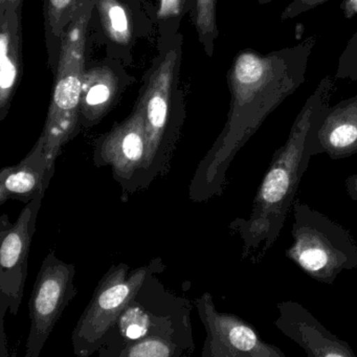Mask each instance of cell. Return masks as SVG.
I'll return each instance as SVG.
<instances>
[{
  "mask_svg": "<svg viewBox=\"0 0 357 357\" xmlns=\"http://www.w3.org/2000/svg\"><path fill=\"white\" fill-rule=\"evenodd\" d=\"M317 45L311 35L294 47L262 54L240 51L227 74L231 106L222 132L200 160L189 187L194 202L222 195L227 170L250 137L306 81L309 58Z\"/></svg>",
  "mask_w": 357,
  "mask_h": 357,
  "instance_id": "cell-1",
  "label": "cell"
},
{
  "mask_svg": "<svg viewBox=\"0 0 357 357\" xmlns=\"http://www.w3.org/2000/svg\"><path fill=\"white\" fill-rule=\"evenodd\" d=\"M334 91V77L328 75L319 81L296 116L285 144L273 153L255 195L250 217L229 223V229L243 242L242 258L258 262L279 238L312 158L313 132L329 107Z\"/></svg>",
  "mask_w": 357,
  "mask_h": 357,
  "instance_id": "cell-2",
  "label": "cell"
},
{
  "mask_svg": "<svg viewBox=\"0 0 357 357\" xmlns=\"http://www.w3.org/2000/svg\"><path fill=\"white\" fill-rule=\"evenodd\" d=\"M162 263L146 275L135 296L116 319L103 346L100 357H119L128 344L150 335H173L195 347L192 329L193 305L185 296H175L166 289L156 273H162Z\"/></svg>",
  "mask_w": 357,
  "mask_h": 357,
  "instance_id": "cell-3",
  "label": "cell"
},
{
  "mask_svg": "<svg viewBox=\"0 0 357 357\" xmlns=\"http://www.w3.org/2000/svg\"><path fill=\"white\" fill-rule=\"evenodd\" d=\"M91 16L89 0L78 7L61 36L59 66L47 122L43 128L45 153L56 165L64 145L72 141L81 123L80 102L84 81L85 43Z\"/></svg>",
  "mask_w": 357,
  "mask_h": 357,
  "instance_id": "cell-4",
  "label": "cell"
},
{
  "mask_svg": "<svg viewBox=\"0 0 357 357\" xmlns=\"http://www.w3.org/2000/svg\"><path fill=\"white\" fill-rule=\"evenodd\" d=\"M294 242L285 255L307 275L333 285L344 271L357 268V243L348 229L303 202H294Z\"/></svg>",
  "mask_w": 357,
  "mask_h": 357,
  "instance_id": "cell-5",
  "label": "cell"
},
{
  "mask_svg": "<svg viewBox=\"0 0 357 357\" xmlns=\"http://www.w3.org/2000/svg\"><path fill=\"white\" fill-rule=\"evenodd\" d=\"M162 263V258L158 257L149 264L133 271L126 263L114 264L108 269L73 331V349L77 356L89 357L100 350L108 332L135 296L146 275Z\"/></svg>",
  "mask_w": 357,
  "mask_h": 357,
  "instance_id": "cell-6",
  "label": "cell"
},
{
  "mask_svg": "<svg viewBox=\"0 0 357 357\" xmlns=\"http://www.w3.org/2000/svg\"><path fill=\"white\" fill-rule=\"evenodd\" d=\"M177 53L170 51L158 66L139 104L146 130V190L158 177L170 172L171 160L178 141L181 121L173 116L171 93L176 70Z\"/></svg>",
  "mask_w": 357,
  "mask_h": 357,
  "instance_id": "cell-7",
  "label": "cell"
},
{
  "mask_svg": "<svg viewBox=\"0 0 357 357\" xmlns=\"http://www.w3.org/2000/svg\"><path fill=\"white\" fill-rule=\"evenodd\" d=\"M45 196L26 204L15 223L7 214L0 217V356H9L5 332L8 311L17 315L28 278V261L37 217Z\"/></svg>",
  "mask_w": 357,
  "mask_h": 357,
  "instance_id": "cell-8",
  "label": "cell"
},
{
  "mask_svg": "<svg viewBox=\"0 0 357 357\" xmlns=\"http://www.w3.org/2000/svg\"><path fill=\"white\" fill-rule=\"evenodd\" d=\"M146 130L141 104L122 123L96 139L93 162L97 168L109 166L114 181L120 185L123 202L131 194L146 191Z\"/></svg>",
  "mask_w": 357,
  "mask_h": 357,
  "instance_id": "cell-9",
  "label": "cell"
},
{
  "mask_svg": "<svg viewBox=\"0 0 357 357\" xmlns=\"http://www.w3.org/2000/svg\"><path fill=\"white\" fill-rule=\"evenodd\" d=\"M76 265L60 260L50 250L41 264L29 302L31 329L26 357H39L62 313L76 298Z\"/></svg>",
  "mask_w": 357,
  "mask_h": 357,
  "instance_id": "cell-10",
  "label": "cell"
},
{
  "mask_svg": "<svg viewBox=\"0 0 357 357\" xmlns=\"http://www.w3.org/2000/svg\"><path fill=\"white\" fill-rule=\"evenodd\" d=\"M194 306L206 328L202 357H285L275 344L265 342L248 321L217 310L210 292L195 298Z\"/></svg>",
  "mask_w": 357,
  "mask_h": 357,
  "instance_id": "cell-11",
  "label": "cell"
},
{
  "mask_svg": "<svg viewBox=\"0 0 357 357\" xmlns=\"http://www.w3.org/2000/svg\"><path fill=\"white\" fill-rule=\"evenodd\" d=\"M279 317L273 325L284 335L302 347L308 357H355L344 340L327 329L300 303L284 301L277 305Z\"/></svg>",
  "mask_w": 357,
  "mask_h": 357,
  "instance_id": "cell-12",
  "label": "cell"
},
{
  "mask_svg": "<svg viewBox=\"0 0 357 357\" xmlns=\"http://www.w3.org/2000/svg\"><path fill=\"white\" fill-rule=\"evenodd\" d=\"M55 167L47 158L45 139L40 135L22 162L5 167L0 172V206L10 199L26 204L38 196H45L51 185Z\"/></svg>",
  "mask_w": 357,
  "mask_h": 357,
  "instance_id": "cell-13",
  "label": "cell"
},
{
  "mask_svg": "<svg viewBox=\"0 0 357 357\" xmlns=\"http://www.w3.org/2000/svg\"><path fill=\"white\" fill-rule=\"evenodd\" d=\"M312 156L342 160L357 153V95L328 107L313 132Z\"/></svg>",
  "mask_w": 357,
  "mask_h": 357,
  "instance_id": "cell-14",
  "label": "cell"
},
{
  "mask_svg": "<svg viewBox=\"0 0 357 357\" xmlns=\"http://www.w3.org/2000/svg\"><path fill=\"white\" fill-rule=\"evenodd\" d=\"M22 10L0 13V121L9 114L22 77Z\"/></svg>",
  "mask_w": 357,
  "mask_h": 357,
  "instance_id": "cell-15",
  "label": "cell"
},
{
  "mask_svg": "<svg viewBox=\"0 0 357 357\" xmlns=\"http://www.w3.org/2000/svg\"><path fill=\"white\" fill-rule=\"evenodd\" d=\"M118 89L116 75L110 68H93L85 73L81 93V123L85 127L95 126L107 114Z\"/></svg>",
  "mask_w": 357,
  "mask_h": 357,
  "instance_id": "cell-16",
  "label": "cell"
},
{
  "mask_svg": "<svg viewBox=\"0 0 357 357\" xmlns=\"http://www.w3.org/2000/svg\"><path fill=\"white\" fill-rule=\"evenodd\" d=\"M195 347L173 335H150L128 344L119 357H189Z\"/></svg>",
  "mask_w": 357,
  "mask_h": 357,
  "instance_id": "cell-17",
  "label": "cell"
},
{
  "mask_svg": "<svg viewBox=\"0 0 357 357\" xmlns=\"http://www.w3.org/2000/svg\"><path fill=\"white\" fill-rule=\"evenodd\" d=\"M98 7L107 36L118 45H128L132 38V26L124 6L119 0H99Z\"/></svg>",
  "mask_w": 357,
  "mask_h": 357,
  "instance_id": "cell-18",
  "label": "cell"
},
{
  "mask_svg": "<svg viewBox=\"0 0 357 357\" xmlns=\"http://www.w3.org/2000/svg\"><path fill=\"white\" fill-rule=\"evenodd\" d=\"M217 0H196V28L200 43L206 54L213 55L214 43L218 37L216 17Z\"/></svg>",
  "mask_w": 357,
  "mask_h": 357,
  "instance_id": "cell-19",
  "label": "cell"
},
{
  "mask_svg": "<svg viewBox=\"0 0 357 357\" xmlns=\"http://www.w3.org/2000/svg\"><path fill=\"white\" fill-rule=\"evenodd\" d=\"M79 0H47V20L55 36H62L64 26H68Z\"/></svg>",
  "mask_w": 357,
  "mask_h": 357,
  "instance_id": "cell-20",
  "label": "cell"
},
{
  "mask_svg": "<svg viewBox=\"0 0 357 357\" xmlns=\"http://www.w3.org/2000/svg\"><path fill=\"white\" fill-rule=\"evenodd\" d=\"M335 80H348L356 82L357 81V32L353 35L352 38L347 45L346 49L342 52L338 59L337 70L334 75Z\"/></svg>",
  "mask_w": 357,
  "mask_h": 357,
  "instance_id": "cell-21",
  "label": "cell"
},
{
  "mask_svg": "<svg viewBox=\"0 0 357 357\" xmlns=\"http://www.w3.org/2000/svg\"><path fill=\"white\" fill-rule=\"evenodd\" d=\"M331 0H292L291 3L281 13V22L294 20L301 14L317 9L319 6Z\"/></svg>",
  "mask_w": 357,
  "mask_h": 357,
  "instance_id": "cell-22",
  "label": "cell"
},
{
  "mask_svg": "<svg viewBox=\"0 0 357 357\" xmlns=\"http://www.w3.org/2000/svg\"><path fill=\"white\" fill-rule=\"evenodd\" d=\"M185 0H160L158 17L160 20H168L176 17L183 11Z\"/></svg>",
  "mask_w": 357,
  "mask_h": 357,
  "instance_id": "cell-23",
  "label": "cell"
},
{
  "mask_svg": "<svg viewBox=\"0 0 357 357\" xmlns=\"http://www.w3.org/2000/svg\"><path fill=\"white\" fill-rule=\"evenodd\" d=\"M340 10L347 20H352L357 15V0H342Z\"/></svg>",
  "mask_w": 357,
  "mask_h": 357,
  "instance_id": "cell-24",
  "label": "cell"
},
{
  "mask_svg": "<svg viewBox=\"0 0 357 357\" xmlns=\"http://www.w3.org/2000/svg\"><path fill=\"white\" fill-rule=\"evenodd\" d=\"M347 194L351 199L357 202V173L350 175L344 181Z\"/></svg>",
  "mask_w": 357,
  "mask_h": 357,
  "instance_id": "cell-25",
  "label": "cell"
},
{
  "mask_svg": "<svg viewBox=\"0 0 357 357\" xmlns=\"http://www.w3.org/2000/svg\"><path fill=\"white\" fill-rule=\"evenodd\" d=\"M24 0H0V13L8 9L22 10Z\"/></svg>",
  "mask_w": 357,
  "mask_h": 357,
  "instance_id": "cell-26",
  "label": "cell"
},
{
  "mask_svg": "<svg viewBox=\"0 0 357 357\" xmlns=\"http://www.w3.org/2000/svg\"><path fill=\"white\" fill-rule=\"evenodd\" d=\"M256 3H258L259 5H267V3H271L273 0H254Z\"/></svg>",
  "mask_w": 357,
  "mask_h": 357,
  "instance_id": "cell-27",
  "label": "cell"
}]
</instances>
